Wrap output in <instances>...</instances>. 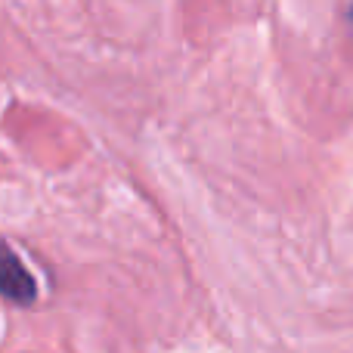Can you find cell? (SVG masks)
I'll return each mask as SVG.
<instances>
[{
	"label": "cell",
	"instance_id": "6da1fadb",
	"mask_svg": "<svg viewBox=\"0 0 353 353\" xmlns=\"http://www.w3.org/2000/svg\"><path fill=\"white\" fill-rule=\"evenodd\" d=\"M0 294L12 304H31L37 298V282L25 270V263L10 251V245L0 239Z\"/></svg>",
	"mask_w": 353,
	"mask_h": 353
}]
</instances>
